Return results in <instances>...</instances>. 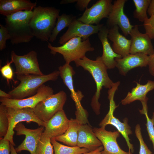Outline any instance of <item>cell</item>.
Masks as SVG:
<instances>
[{
	"label": "cell",
	"instance_id": "6da1fadb",
	"mask_svg": "<svg viewBox=\"0 0 154 154\" xmlns=\"http://www.w3.org/2000/svg\"><path fill=\"white\" fill-rule=\"evenodd\" d=\"M76 66H81L92 75L96 85V91L92 99L91 106L95 114H100V104L98 100L103 87L110 89L115 85L108 76L106 66L101 57H98L96 60L90 59L86 56L82 59L74 61Z\"/></svg>",
	"mask_w": 154,
	"mask_h": 154
},
{
	"label": "cell",
	"instance_id": "7a4b0ae2",
	"mask_svg": "<svg viewBox=\"0 0 154 154\" xmlns=\"http://www.w3.org/2000/svg\"><path fill=\"white\" fill-rule=\"evenodd\" d=\"M60 11L52 7L39 6L35 7L29 22L34 37L42 41L49 40Z\"/></svg>",
	"mask_w": 154,
	"mask_h": 154
},
{
	"label": "cell",
	"instance_id": "3957f363",
	"mask_svg": "<svg viewBox=\"0 0 154 154\" xmlns=\"http://www.w3.org/2000/svg\"><path fill=\"white\" fill-rule=\"evenodd\" d=\"M33 13L32 11H21L6 17L5 26L12 44L29 42L34 37L29 26Z\"/></svg>",
	"mask_w": 154,
	"mask_h": 154
},
{
	"label": "cell",
	"instance_id": "277c9868",
	"mask_svg": "<svg viewBox=\"0 0 154 154\" xmlns=\"http://www.w3.org/2000/svg\"><path fill=\"white\" fill-rule=\"evenodd\" d=\"M59 76L58 70H55L47 74L42 75L29 74L17 76L19 84L10 91L9 93L12 99H21L32 96L36 94L38 89L44 84L49 81H55Z\"/></svg>",
	"mask_w": 154,
	"mask_h": 154
},
{
	"label": "cell",
	"instance_id": "5b68a950",
	"mask_svg": "<svg viewBox=\"0 0 154 154\" xmlns=\"http://www.w3.org/2000/svg\"><path fill=\"white\" fill-rule=\"evenodd\" d=\"M48 47L52 54L55 55L58 53L62 54L66 63L69 64L71 62L82 59L86 56L87 52L93 51L94 50L89 38L83 40L80 37L71 39L59 46H54L48 42Z\"/></svg>",
	"mask_w": 154,
	"mask_h": 154
},
{
	"label": "cell",
	"instance_id": "8992f818",
	"mask_svg": "<svg viewBox=\"0 0 154 154\" xmlns=\"http://www.w3.org/2000/svg\"><path fill=\"white\" fill-rule=\"evenodd\" d=\"M6 114L9 121L7 133L4 138L9 140L13 146L15 145L13 140L14 130L16 125L22 121L28 123L31 122L37 123L39 126L45 127L46 123L40 120L35 114L33 109L29 108L15 109L6 107Z\"/></svg>",
	"mask_w": 154,
	"mask_h": 154
},
{
	"label": "cell",
	"instance_id": "52a82bcc",
	"mask_svg": "<svg viewBox=\"0 0 154 154\" xmlns=\"http://www.w3.org/2000/svg\"><path fill=\"white\" fill-rule=\"evenodd\" d=\"M66 99V93L61 91L41 101L33 109L37 117L46 122L57 112L63 110Z\"/></svg>",
	"mask_w": 154,
	"mask_h": 154
},
{
	"label": "cell",
	"instance_id": "ba28073f",
	"mask_svg": "<svg viewBox=\"0 0 154 154\" xmlns=\"http://www.w3.org/2000/svg\"><path fill=\"white\" fill-rule=\"evenodd\" d=\"M11 60L16 68L15 73L17 76L34 74L42 75L37 58V53L34 50L23 55L17 54L13 50L11 54Z\"/></svg>",
	"mask_w": 154,
	"mask_h": 154
},
{
	"label": "cell",
	"instance_id": "9c48e42d",
	"mask_svg": "<svg viewBox=\"0 0 154 154\" xmlns=\"http://www.w3.org/2000/svg\"><path fill=\"white\" fill-rule=\"evenodd\" d=\"M53 94L52 88L44 84L39 88L35 94L28 98L15 99L0 97V102L7 107L15 109L29 108L33 109L39 102Z\"/></svg>",
	"mask_w": 154,
	"mask_h": 154
},
{
	"label": "cell",
	"instance_id": "30bf717a",
	"mask_svg": "<svg viewBox=\"0 0 154 154\" xmlns=\"http://www.w3.org/2000/svg\"><path fill=\"white\" fill-rule=\"evenodd\" d=\"M104 25L103 24L88 25L76 19L69 26L66 31L60 37L58 42L62 45L71 39L76 37H80L83 40H86L91 35L98 33Z\"/></svg>",
	"mask_w": 154,
	"mask_h": 154
},
{
	"label": "cell",
	"instance_id": "8fae6325",
	"mask_svg": "<svg viewBox=\"0 0 154 154\" xmlns=\"http://www.w3.org/2000/svg\"><path fill=\"white\" fill-rule=\"evenodd\" d=\"M44 127L35 129L27 128L21 122L18 123L14 128L16 135H24L25 138L23 142L15 148L17 152L22 151H29L30 154H36L37 147L44 131Z\"/></svg>",
	"mask_w": 154,
	"mask_h": 154
},
{
	"label": "cell",
	"instance_id": "7c38bea8",
	"mask_svg": "<svg viewBox=\"0 0 154 154\" xmlns=\"http://www.w3.org/2000/svg\"><path fill=\"white\" fill-rule=\"evenodd\" d=\"M111 0H99L90 7L87 8L82 15L77 19L86 24H99L101 20L108 17L112 9Z\"/></svg>",
	"mask_w": 154,
	"mask_h": 154
},
{
	"label": "cell",
	"instance_id": "4fadbf2b",
	"mask_svg": "<svg viewBox=\"0 0 154 154\" xmlns=\"http://www.w3.org/2000/svg\"><path fill=\"white\" fill-rule=\"evenodd\" d=\"M76 118L71 119L67 130L63 135L54 138L57 141L70 146H77L78 131L81 124L88 122L86 110L83 108L77 109Z\"/></svg>",
	"mask_w": 154,
	"mask_h": 154
},
{
	"label": "cell",
	"instance_id": "5bb4252c",
	"mask_svg": "<svg viewBox=\"0 0 154 154\" xmlns=\"http://www.w3.org/2000/svg\"><path fill=\"white\" fill-rule=\"evenodd\" d=\"M126 0H117L114 2L112 9L107 21L109 28L115 25L120 28L125 36H128L134 26L130 23L124 12V7Z\"/></svg>",
	"mask_w": 154,
	"mask_h": 154
},
{
	"label": "cell",
	"instance_id": "9a60e30c",
	"mask_svg": "<svg viewBox=\"0 0 154 154\" xmlns=\"http://www.w3.org/2000/svg\"><path fill=\"white\" fill-rule=\"evenodd\" d=\"M110 102L109 111L100 123L99 126L101 127L104 128L106 125L109 124L115 127L124 138L128 147L129 151L133 153L134 151L133 145L130 142V139L129 137V135L131 134L132 132L128 124V119L125 118L123 120V122H121L119 119L115 117L113 115V113L117 106L115 105L114 100H110Z\"/></svg>",
	"mask_w": 154,
	"mask_h": 154
},
{
	"label": "cell",
	"instance_id": "2e32d148",
	"mask_svg": "<svg viewBox=\"0 0 154 154\" xmlns=\"http://www.w3.org/2000/svg\"><path fill=\"white\" fill-rule=\"evenodd\" d=\"M93 131L101 142L104 148L102 154H131V151L126 152L119 147L117 141L120 136L118 131H109L104 128L95 127Z\"/></svg>",
	"mask_w": 154,
	"mask_h": 154
},
{
	"label": "cell",
	"instance_id": "e0dca14e",
	"mask_svg": "<svg viewBox=\"0 0 154 154\" xmlns=\"http://www.w3.org/2000/svg\"><path fill=\"white\" fill-rule=\"evenodd\" d=\"M129 35L131 37L130 54L141 53L150 56L154 54L151 38L146 33L140 32L138 25H134Z\"/></svg>",
	"mask_w": 154,
	"mask_h": 154
},
{
	"label": "cell",
	"instance_id": "ac0fdd59",
	"mask_svg": "<svg viewBox=\"0 0 154 154\" xmlns=\"http://www.w3.org/2000/svg\"><path fill=\"white\" fill-rule=\"evenodd\" d=\"M69 120L63 110L58 111L45 122L42 135L50 138L63 135L68 128Z\"/></svg>",
	"mask_w": 154,
	"mask_h": 154
},
{
	"label": "cell",
	"instance_id": "d6986e66",
	"mask_svg": "<svg viewBox=\"0 0 154 154\" xmlns=\"http://www.w3.org/2000/svg\"><path fill=\"white\" fill-rule=\"evenodd\" d=\"M149 59V56L142 53L129 54L121 58H116V67L120 74L125 76L132 69L146 66L148 65Z\"/></svg>",
	"mask_w": 154,
	"mask_h": 154
},
{
	"label": "cell",
	"instance_id": "ffe728a7",
	"mask_svg": "<svg viewBox=\"0 0 154 154\" xmlns=\"http://www.w3.org/2000/svg\"><path fill=\"white\" fill-rule=\"evenodd\" d=\"M102 146L90 125L86 123L80 125L78 131L77 146L84 148L90 151H94Z\"/></svg>",
	"mask_w": 154,
	"mask_h": 154
},
{
	"label": "cell",
	"instance_id": "44dd1931",
	"mask_svg": "<svg viewBox=\"0 0 154 154\" xmlns=\"http://www.w3.org/2000/svg\"><path fill=\"white\" fill-rule=\"evenodd\" d=\"M109 30L107 26L104 25L98 34L103 47V54L101 56L102 60L108 69H111L116 67L115 59L122 57L116 53L110 45L108 37Z\"/></svg>",
	"mask_w": 154,
	"mask_h": 154
},
{
	"label": "cell",
	"instance_id": "7402d4cb",
	"mask_svg": "<svg viewBox=\"0 0 154 154\" xmlns=\"http://www.w3.org/2000/svg\"><path fill=\"white\" fill-rule=\"evenodd\" d=\"M119 27L115 25L110 28L108 37L113 42L112 48L114 52L123 57L129 54L131 40L120 34Z\"/></svg>",
	"mask_w": 154,
	"mask_h": 154
},
{
	"label": "cell",
	"instance_id": "603a6c76",
	"mask_svg": "<svg viewBox=\"0 0 154 154\" xmlns=\"http://www.w3.org/2000/svg\"><path fill=\"white\" fill-rule=\"evenodd\" d=\"M59 76L71 93L70 96L76 104V107L82 106L81 101L84 96L80 90L75 91L73 85V76L75 72L69 63H66L58 67Z\"/></svg>",
	"mask_w": 154,
	"mask_h": 154
},
{
	"label": "cell",
	"instance_id": "cb8c5ba5",
	"mask_svg": "<svg viewBox=\"0 0 154 154\" xmlns=\"http://www.w3.org/2000/svg\"><path fill=\"white\" fill-rule=\"evenodd\" d=\"M136 83V87L133 88L131 92H129L126 97L121 100V103L122 105L129 104L136 100L140 101L142 105L147 104L148 98L147 94L154 89V81L148 80L144 85Z\"/></svg>",
	"mask_w": 154,
	"mask_h": 154
},
{
	"label": "cell",
	"instance_id": "d4e9b609",
	"mask_svg": "<svg viewBox=\"0 0 154 154\" xmlns=\"http://www.w3.org/2000/svg\"><path fill=\"white\" fill-rule=\"evenodd\" d=\"M36 6V2L29 0H0V13L6 17L23 10L32 11Z\"/></svg>",
	"mask_w": 154,
	"mask_h": 154
},
{
	"label": "cell",
	"instance_id": "484cf974",
	"mask_svg": "<svg viewBox=\"0 0 154 154\" xmlns=\"http://www.w3.org/2000/svg\"><path fill=\"white\" fill-rule=\"evenodd\" d=\"M76 19V17L72 15L63 13L59 15L57 18V21L53 29L49 40L53 42L56 39L59 33L66 27H68Z\"/></svg>",
	"mask_w": 154,
	"mask_h": 154
},
{
	"label": "cell",
	"instance_id": "4316f807",
	"mask_svg": "<svg viewBox=\"0 0 154 154\" xmlns=\"http://www.w3.org/2000/svg\"><path fill=\"white\" fill-rule=\"evenodd\" d=\"M54 154H83L90 152L87 149L78 146H67L58 143L54 138H51Z\"/></svg>",
	"mask_w": 154,
	"mask_h": 154
},
{
	"label": "cell",
	"instance_id": "83f0119b",
	"mask_svg": "<svg viewBox=\"0 0 154 154\" xmlns=\"http://www.w3.org/2000/svg\"><path fill=\"white\" fill-rule=\"evenodd\" d=\"M150 0H133L136 7L133 12V17L139 21L144 22L148 18L147 13Z\"/></svg>",
	"mask_w": 154,
	"mask_h": 154
},
{
	"label": "cell",
	"instance_id": "f1b7e54d",
	"mask_svg": "<svg viewBox=\"0 0 154 154\" xmlns=\"http://www.w3.org/2000/svg\"><path fill=\"white\" fill-rule=\"evenodd\" d=\"M51 138L42 135L38 143L36 154H53Z\"/></svg>",
	"mask_w": 154,
	"mask_h": 154
},
{
	"label": "cell",
	"instance_id": "f546056e",
	"mask_svg": "<svg viewBox=\"0 0 154 154\" xmlns=\"http://www.w3.org/2000/svg\"><path fill=\"white\" fill-rule=\"evenodd\" d=\"M9 127V121L6 114V107L0 105V138H4L6 135Z\"/></svg>",
	"mask_w": 154,
	"mask_h": 154
},
{
	"label": "cell",
	"instance_id": "4dcf8cb0",
	"mask_svg": "<svg viewBox=\"0 0 154 154\" xmlns=\"http://www.w3.org/2000/svg\"><path fill=\"white\" fill-rule=\"evenodd\" d=\"M141 114H144L146 119V125L148 135L151 141L154 150V126L151 119L149 117L148 114L147 107L143 108L142 110H139Z\"/></svg>",
	"mask_w": 154,
	"mask_h": 154
},
{
	"label": "cell",
	"instance_id": "1f68e13d",
	"mask_svg": "<svg viewBox=\"0 0 154 154\" xmlns=\"http://www.w3.org/2000/svg\"><path fill=\"white\" fill-rule=\"evenodd\" d=\"M135 133L139 143V154H152V152L144 141L142 135L141 128L139 124H137L135 126Z\"/></svg>",
	"mask_w": 154,
	"mask_h": 154
},
{
	"label": "cell",
	"instance_id": "d6a6232c",
	"mask_svg": "<svg viewBox=\"0 0 154 154\" xmlns=\"http://www.w3.org/2000/svg\"><path fill=\"white\" fill-rule=\"evenodd\" d=\"M12 63H13V62L11 60L10 62L7 61L6 64L1 67L0 69V71L2 76L7 80L8 84L9 80H14L13 72L11 66Z\"/></svg>",
	"mask_w": 154,
	"mask_h": 154
},
{
	"label": "cell",
	"instance_id": "836d02e7",
	"mask_svg": "<svg viewBox=\"0 0 154 154\" xmlns=\"http://www.w3.org/2000/svg\"><path fill=\"white\" fill-rule=\"evenodd\" d=\"M143 23L145 33L149 35L151 39H154V15L148 18Z\"/></svg>",
	"mask_w": 154,
	"mask_h": 154
},
{
	"label": "cell",
	"instance_id": "e575fe53",
	"mask_svg": "<svg viewBox=\"0 0 154 154\" xmlns=\"http://www.w3.org/2000/svg\"><path fill=\"white\" fill-rule=\"evenodd\" d=\"M10 36L7 28L0 24V50L2 51L6 47V41L10 39Z\"/></svg>",
	"mask_w": 154,
	"mask_h": 154
},
{
	"label": "cell",
	"instance_id": "d590c367",
	"mask_svg": "<svg viewBox=\"0 0 154 154\" xmlns=\"http://www.w3.org/2000/svg\"><path fill=\"white\" fill-rule=\"evenodd\" d=\"M10 143L9 140L0 138V154H11Z\"/></svg>",
	"mask_w": 154,
	"mask_h": 154
},
{
	"label": "cell",
	"instance_id": "8d00e7d4",
	"mask_svg": "<svg viewBox=\"0 0 154 154\" xmlns=\"http://www.w3.org/2000/svg\"><path fill=\"white\" fill-rule=\"evenodd\" d=\"M90 0H77L76 2L77 7L81 10L83 11L88 8V6Z\"/></svg>",
	"mask_w": 154,
	"mask_h": 154
},
{
	"label": "cell",
	"instance_id": "74e56055",
	"mask_svg": "<svg viewBox=\"0 0 154 154\" xmlns=\"http://www.w3.org/2000/svg\"><path fill=\"white\" fill-rule=\"evenodd\" d=\"M149 56V59L148 65L149 72L151 75L154 76V54Z\"/></svg>",
	"mask_w": 154,
	"mask_h": 154
},
{
	"label": "cell",
	"instance_id": "f35d334b",
	"mask_svg": "<svg viewBox=\"0 0 154 154\" xmlns=\"http://www.w3.org/2000/svg\"><path fill=\"white\" fill-rule=\"evenodd\" d=\"M147 13L150 16L154 15V0H151Z\"/></svg>",
	"mask_w": 154,
	"mask_h": 154
},
{
	"label": "cell",
	"instance_id": "ab89813d",
	"mask_svg": "<svg viewBox=\"0 0 154 154\" xmlns=\"http://www.w3.org/2000/svg\"><path fill=\"white\" fill-rule=\"evenodd\" d=\"M103 149V146H102L94 151H91L83 154H102V152Z\"/></svg>",
	"mask_w": 154,
	"mask_h": 154
},
{
	"label": "cell",
	"instance_id": "60d3db41",
	"mask_svg": "<svg viewBox=\"0 0 154 154\" xmlns=\"http://www.w3.org/2000/svg\"><path fill=\"white\" fill-rule=\"evenodd\" d=\"M0 97L1 98H12L11 96L9 93H6L1 89L0 90Z\"/></svg>",
	"mask_w": 154,
	"mask_h": 154
},
{
	"label": "cell",
	"instance_id": "b9f144b4",
	"mask_svg": "<svg viewBox=\"0 0 154 154\" xmlns=\"http://www.w3.org/2000/svg\"><path fill=\"white\" fill-rule=\"evenodd\" d=\"M77 0H63L61 1L60 3L61 4L73 3L76 2Z\"/></svg>",
	"mask_w": 154,
	"mask_h": 154
},
{
	"label": "cell",
	"instance_id": "7bdbcfd3",
	"mask_svg": "<svg viewBox=\"0 0 154 154\" xmlns=\"http://www.w3.org/2000/svg\"><path fill=\"white\" fill-rule=\"evenodd\" d=\"M11 146V154H18L16 151L15 149V148L14 146L10 143Z\"/></svg>",
	"mask_w": 154,
	"mask_h": 154
},
{
	"label": "cell",
	"instance_id": "ee69618b",
	"mask_svg": "<svg viewBox=\"0 0 154 154\" xmlns=\"http://www.w3.org/2000/svg\"><path fill=\"white\" fill-rule=\"evenodd\" d=\"M151 119L154 126V112L153 113V115Z\"/></svg>",
	"mask_w": 154,
	"mask_h": 154
},
{
	"label": "cell",
	"instance_id": "f6af8a7d",
	"mask_svg": "<svg viewBox=\"0 0 154 154\" xmlns=\"http://www.w3.org/2000/svg\"></svg>",
	"mask_w": 154,
	"mask_h": 154
}]
</instances>
